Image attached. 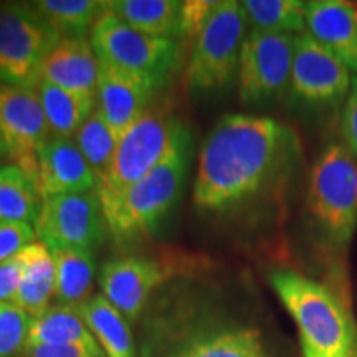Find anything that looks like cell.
<instances>
[{"mask_svg":"<svg viewBox=\"0 0 357 357\" xmlns=\"http://www.w3.org/2000/svg\"><path fill=\"white\" fill-rule=\"evenodd\" d=\"M300 141L268 116L227 114L205 137L194 202L204 212H230L260 197L289 172Z\"/></svg>","mask_w":357,"mask_h":357,"instance_id":"obj_1","label":"cell"},{"mask_svg":"<svg viewBox=\"0 0 357 357\" xmlns=\"http://www.w3.org/2000/svg\"><path fill=\"white\" fill-rule=\"evenodd\" d=\"M271 288L300 331L305 357H352L357 333L349 311L331 289L288 268L268 275Z\"/></svg>","mask_w":357,"mask_h":357,"instance_id":"obj_2","label":"cell"},{"mask_svg":"<svg viewBox=\"0 0 357 357\" xmlns=\"http://www.w3.org/2000/svg\"><path fill=\"white\" fill-rule=\"evenodd\" d=\"M192 155V134L185 128L166 158L106 208V225L118 242L153 234L182 195Z\"/></svg>","mask_w":357,"mask_h":357,"instance_id":"obj_3","label":"cell"},{"mask_svg":"<svg viewBox=\"0 0 357 357\" xmlns=\"http://www.w3.org/2000/svg\"><path fill=\"white\" fill-rule=\"evenodd\" d=\"M307 208L326 243L346 250L357 229V158L344 144H328L312 164Z\"/></svg>","mask_w":357,"mask_h":357,"instance_id":"obj_4","label":"cell"},{"mask_svg":"<svg viewBox=\"0 0 357 357\" xmlns=\"http://www.w3.org/2000/svg\"><path fill=\"white\" fill-rule=\"evenodd\" d=\"M91 47L101 63L149 83L158 91L167 86L184 56L178 40L137 32L106 10L93 26Z\"/></svg>","mask_w":357,"mask_h":357,"instance_id":"obj_5","label":"cell"},{"mask_svg":"<svg viewBox=\"0 0 357 357\" xmlns=\"http://www.w3.org/2000/svg\"><path fill=\"white\" fill-rule=\"evenodd\" d=\"M248 22L242 2L223 0L192 43L185 66L190 95H215L234 83L247 40Z\"/></svg>","mask_w":357,"mask_h":357,"instance_id":"obj_6","label":"cell"},{"mask_svg":"<svg viewBox=\"0 0 357 357\" xmlns=\"http://www.w3.org/2000/svg\"><path fill=\"white\" fill-rule=\"evenodd\" d=\"M185 128L169 109L151 106L119 139L108 174L98 182L102 211L153 171L171 153Z\"/></svg>","mask_w":357,"mask_h":357,"instance_id":"obj_7","label":"cell"},{"mask_svg":"<svg viewBox=\"0 0 357 357\" xmlns=\"http://www.w3.org/2000/svg\"><path fill=\"white\" fill-rule=\"evenodd\" d=\"M142 357H273L255 328L190 323L174 318L160 323L147 339Z\"/></svg>","mask_w":357,"mask_h":357,"instance_id":"obj_8","label":"cell"},{"mask_svg":"<svg viewBox=\"0 0 357 357\" xmlns=\"http://www.w3.org/2000/svg\"><path fill=\"white\" fill-rule=\"evenodd\" d=\"M61 37L32 3L0 6V83L37 89L42 66Z\"/></svg>","mask_w":357,"mask_h":357,"instance_id":"obj_9","label":"cell"},{"mask_svg":"<svg viewBox=\"0 0 357 357\" xmlns=\"http://www.w3.org/2000/svg\"><path fill=\"white\" fill-rule=\"evenodd\" d=\"M298 35L250 32L238 66V95L247 106L278 101L288 93Z\"/></svg>","mask_w":357,"mask_h":357,"instance_id":"obj_10","label":"cell"},{"mask_svg":"<svg viewBox=\"0 0 357 357\" xmlns=\"http://www.w3.org/2000/svg\"><path fill=\"white\" fill-rule=\"evenodd\" d=\"M106 218L96 190L73 192L45 199L35 222V234L53 250L95 252L105 240Z\"/></svg>","mask_w":357,"mask_h":357,"instance_id":"obj_11","label":"cell"},{"mask_svg":"<svg viewBox=\"0 0 357 357\" xmlns=\"http://www.w3.org/2000/svg\"><path fill=\"white\" fill-rule=\"evenodd\" d=\"M50 128L35 88L0 83V155L37 181L38 153Z\"/></svg>","mask_w":357,"mask_h":357,"instance_id":"obj_12","label":"cell"},{"mask_svg":"<svg viewBox=\"0 0 357 357\" xmlns=\"http://www.w3.org/2000/svg\"><path fill=\"white\" fill-rule=\"evenodd\" d=\"M351 86V70L334 53L307 32L298 35L288 89L293 102L310 108L336 106L346 101Z\"/></svg>","mask_w":357,"mask_h":357,"instance_id":"obj_13","label":"cell"},{"mask_svg":"<svg viewBox=\"0 0 357 357\" xmlns=\"http://www.w3.org/2000/svg\"><path fill=\"white\" fill-rule=\"evenodd\" d=\"M176 273L167 261L151 257H123L105 263L100 284L106 300L124 318L136 321L151 294Z\"/></svg>","mask_w":357,"mask_h":357,"instance_id":"obj_14","label":"cell"},{"mask_svg":"<svg viewBox=\"0 0 357 357\" xmlns=\"http://www.w3.org/2000/svg\"><path fill=\"white\" fill-rule=\"evenodd\" d=\"M155 93L149 83L100 61L98 111L118 141L153 106Z\"/></svg>","mask_w":357,"mask_h":357,"instance_id":"obj_15","label":"cell"},{"mask_svg":"<svg viewBox=\"0 0 357 357\" xmlns=\"http://www.w3.org/2000/svg\"><path fill=\"white\" fill-rule=\"evenodd\" d=\"M98 178L77 142L52 137L38 153L37 187L42 200L73 192L96 190Z\"/></svg>","mask_w":357,"mask_h":357,"instance_id":"obj_16","label":"cell"},{"mask_svg":"<svg viewBox=\"0 0 357 357\" xmlns=\"http://www.w3.org/2000/svg\"><path fill=\"white\" fill-rule=\"evenodd\" d=\"M42 79L84 101L96 102L100 60L86 38H61L48 53Z\"/></svg>","mask_w":357,"mask_h":357,"instance_id":"obj_17","label":"cell"},{"mask_svg":"<svg viewBox=\"0 0 357 357\" xmlns=\"http://www.w3.org/2000/svg\"><path fill=\"white\" fill-rule=\"evenodd\" d=\"M306 32L357 75V3L306 2Z\"/></svg>","mask_w":357,"mask_h":357,"instance_id":"obj_18","label":"cell"},{"mask_svg":"<svg viewBox=\"0 0 357 357\" xmlns=\"http://www.w3.org/2000/svg\"><path fill=\"white\" fill-rule=\"evenodd\" d=\"M26 344L73 346L91 357H106L77 307L55 305L30 323Z\"/></svg>","mask_w":357,"mask_h":357,"instance_id":"obj_19","label":"cell"},{"mask_svg":"<svg viewBox=\"0 0 357 357\" xmlns=\"http://www.w3.org/2000/svg\"><path fill=\"white\" fill-rule=\"evenodd\" d=\"M19 258L24 271L13 305L33 319L50 307V300L55 294V261L42 242L26 245Z\"/></svg>","mask_w":357,"mask_h":357,"instance_id":"obj_20","label":"cell"},{"mask_svg":"<svg viewBox=\"0 0 357 357\" xmlns=\"http://www.w3.org/2000/svg\"><path fill=\"white\" fill-rule=\"evenodd\" d=\"M77 310L106 357H136L128 319L106 300L105 294L88 298Z\"/></svg>","mask_w":357,"mask_h":357,"instance_id":"obj_21","label":"cell"},{"mask_svg":"<svg viewBox=\"0 0 357 357\" xmlns=\"http://www.w3.org/2000/svg\"><path fill=\"white\" fill-rule=\"evenodd\" d=\"M182 2L177 0H109L106 12L137 30L160 38L178 40Z\"/></svg>","mask_w":357,"mask_h":357,"instance_id":"obj_22","label":"cell"},{"mask_svg":"<svg viewBox=\"0 0 357 357\" xmlns=\"http://www.w3.org/2000/svg\"><path fill=\"white\" fill-rule=\"evenodd\" d=\"M55 261V298L58 305L78 307L88 300L96 276L95 252L89 250H53Z\"/></svg>","mask_w":357,"mask_h":357,"instance_id":"obj_23","label":"cell"},{"mask_svg":"<svg viewBox=\"0 0 357 357\" xmlns=\"http://www.w3.org/2000/svg\"><path fill=\"white\" fill-rule=\"evenodd\" d=\"M42 202L35 177L13 164L0 167V223L35 225Z\"/></svg>","mask_w":357,"mask_h":357,"instance_id":"obj_24","label":"cell"},{"mask_svg":"<svg viewBox=\"0 0 357 357\" xmlns=\"http://www.w3.org/2000/svg\"><path fill=\"white\" fill-rule=\"evenodd\" d=\"M32 6L61 38H86L106 10L100 0H38Z\"/></svg>","mask_w":357,"mask_h":357,"instance_id":"obj_25","label":"cell"},{"mask_svg":"<svg viewBox=\"0 0 357 357\" xmlns=\"http://www.w3.org/2000/svg\"><path fill=\"white\" fill-rule=\"evenodd\" d=\"M37 93L53 137L70 139L96 109V102L84 101L45 79H40Z\"/></svg>","mask_w":357,"mask_h":357,"instance_id":"obj_26","label":"cell"},{"mask_svg":"<svg viewBox=\"0 0 357 357\" xmlns=\"http://www.w3.org/2000/svg\"><path fill=\"white\" fill-rule=\"evenodd\" d=\"M250 32L306 33V2L301 0H245Z\"/></svg>","mask_w":357,"mask_h":357,"instance_id":"obj_27","label":"cell"},{"mask_svg":"<svg viewBox=\"0 0 357 357\" xmlns=\"http://www.w3.org/2000/svg\"><path fill=\"white\" fill-rule=\"evenodd\" d=\"M75 142H77L84 159L88 160L89 167L95 172L98 182H100L108 174L111 164H113L119 141L111 132L109 126L102 119L98 108L93 111L91 116L75 134Z\"/></svg>","mask_w":357,"mask_h":357,"instance_id":"obj_28","label":"cell"},{"mask_svg":"<svg viewBox=\"0 0 357 357\" xmlns=\"http://www.w3.org/2000/svg\"><path fill=\"white\" fill-rule=\"evenodd\" d=\"M30 318L15 305H2L0 310V357L25 356Z\"/></svg>","mask_w":357,"mask_h":357,"instance_id":"obj_29","label":"cell"},{"mask_svg":"<svg viewBox=\"0 0 357 357\" xmlns=\"http://www.w3.org/2000/svg\"><path fill=\"white\" fill-rule=\"evenodd\" d=\"M218 0H187L182 2L181 20H178V40L192 42L218 7Z\"/></svg>","mask_w":357,"mask_h":357,"instance_id":"obj_30","label":"cell"},{"mask_svg":"<svg viewBox=\"0 0 357 357\" xmlns=\"http://www.w3.org/2000/svg\"><path fill=\"white\" fill-rule=\"evenodd\" d=\"M35 229L30 223H0V263L10 260L26 245L33 243Z\"/></svg>","mask_w":357,"mask_h":357,"instance_id":"obj_31","label":"cell"},{"mask_svg":"<svg viewBox=\"0 0 357 357\" xmlns=\"http://www.w3.org/2000/svg\"><path fill=\"white\" fill-rule=\"evenodd\" d=\"M341 132L344 146L357 158V77H352L351 91L342 108Z\"/></svg>","mask_w":357,"mask_h":357,"instance_id":"obj_32","label":"cell"},{"mask_svg":"<svg viewBox=\"0 0 357 357\" xmlns=\"http://www.w3.org/2000/svg\"><path fill=\"white\" fill-rule=\"evenodd\" d=\"M22 261L19 253L10 260L0 263V305H13L22 280Z\"/></svg>","mask_w":357,"mask_h":357,"instance_id":"obj_33","label":"cell"},{"mask_svg":"<svg viewBox=\"0 0 357 357\" xmlns=\"http://www.w3.org/2000/svg\"><path fill=\"white\" fill-rule=\"evenodd\" d=\"M25 357H91L73 346L26 344Z\"/></svg>","mask_w":357,"mask_h":357,"instance_id":"obj_34","label":"cell"},{"mask_svg":"<svg viewBox=\"0 0 357 357\" xmlns=\"http://www.w3.org/2000/svg\"><path fill=\"white\" fill-rule=\"evenodd\" d=\"M352 357H357V351H356V354H354V356H352Z\"/></svg>","mask_w":357,"mask_h":357,"instance_id":"obj_35","label":"cell"},{"mask_svg":"<svg viewBox=\"0 0 357 357\" xmlns=\"http://www.w3.org/2000/svg\"><path fill=\"white\" fill-rule=\"evenodd\" d=\"M0 310H2V305H0Z\"/></svg>","mask_w":357,"mask_h":357,"instance_id":"obj_36","label":"cell"}]
</instances>
